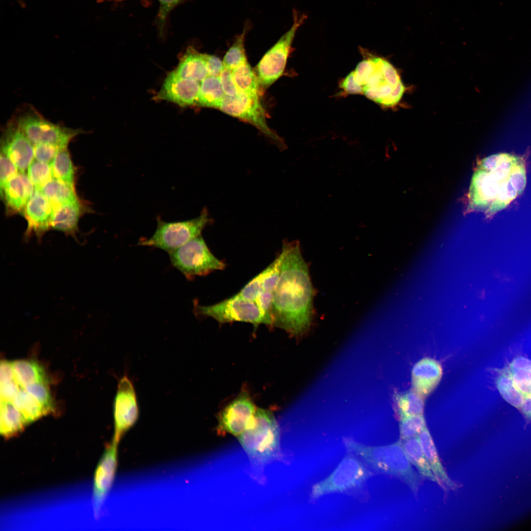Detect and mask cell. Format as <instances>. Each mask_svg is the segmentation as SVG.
Listing matches in <instances>:
<instances>
[{
  "instance_id": "6da1fadb",
  "label": "cell",
  "mask_w": 531,
  "mask_h": 531,
  "mask_svg": "<svg viewBox=\"0 0 531 531\" xmlns=\"http://www.w3.org/2000/svg\"><path fill=\"white\" fill-rule=\"evenodd\" d=\"M279 278L273 293V325L295 336L309 328L313 317V289L298 241H285Z\"/></svg>"
},
{
  "instance_id": "7a4b0ae2",
  "label": "cell",
  "mask_w": 531,
  "mask_h": 531,
  "mask_svg": "<svg viewBox=\"0 0 531 531\" xmlns=\"http://www.w3.org/2000/svg\"><path fill=\"white\" fill-rule=\"evenodd\" d=\"M526 171L522 158L495 154L480 160L468 193L469 208L492 215L507 207L524 191Z\"/></svg>"
},
{
  "instance_id": "3957f363",
  "label": "cell",
  "mask_w": 531,
  "mask_h": 531,
  "mask_svg": "<svg viewBox=\"0 0 531 531\" xmlns=\"http://www.w3.org/2000/svg\"><path fill=\"white\" fill-rule=\"evenodd\" d=\"M345 444L349 450L361 457L377 471L401 480L416 495L420 477L412 467L401 440L380 446H367L351 440L345 441Z\"/></svg>"
},
{
  "instance_id": "277c9868",
  "label": "cell",
  "mask_w": 531,
  "mask_h": 531,
  "mask_svg": "<svg viewBox=\"0 0 531 531\" xmlns=\"http://www.w3.org/2000/svg\"><path fill=\"white\" fill-rule=\"evenodd\" d=\"M497 371L496 386L501 395L531 422V360L518 356Z\"/></svg>"
},
{
  "instance_id": "5b68a950",
  "label": "cell",
  "mask_w": 531,
  "mask_h": 531,
  "mask_svg": "<svg viewBox=\"0 0 531 531\" xmlns=\"http://www.w3.org/2000/svg\"><path fill=\"white\" fill-rule=\"evenodd\" d=\"M371 59L370 68L361 83L363 94L382 106L396 105L405 90L397 70L383 58Z\"/></svg>"
},
{
  "instance_id": "8992f818",
  "label": "cell",
  "mask_w": 531,
  "mask_h": 531,
  "mask_svg": "<svg viewBox=\"0 0 531 531\" xmlns=\"http://www.w3.org/2000/svg\"><path fill=\"white\" fill-rule=\"evenodd\" d=\"M206 208L200 215L188 220L167 222L157 218V227L149 238L142 239L139 244L163 250L168 253L200 236L203 230L212 223Z\"/></svg>"
},
{
  "instance_id": "52a82bcc",
  "label": "cell",
  "mask_w": 531,
  "mask_h": 531,
  "mask_svg": "<svg viewBox=\"0 0 531 531\" xmlns=\"http://www.w3.org/2000/svg\"><path fill=\"white\" fill-rule=\"evenodd\" d=\"M172 265L188 279L222 270L225 263L211 252L201 235L169 253Z\"/></svg>"
},
{
  "instance_id": "ba28073f",
  "label": "cell",
  "mask_w": 531,
  "mask_h": 531,
  "mask_svg": "<svg viewBox=\"0 0 531 531\" xmlns=\"http://www.w3.org/2000/svg\"><path fill=\"white\" fill-rule=\"evenodd\" d=\"M238 437L249 455L265 459L273 455L278 448L279 429L270 412L257 409L252 422Z\"/></svg>"
},
{
  "instance_id": "9c48e42d",
  "label": "cell",
  "mask_w": 531,
  "mask_h": 531,
  "mask_svg": "<svg viewBox=\"0 0 531 531\" xmlns=\"http://www.w3.org/2000/svg\"><path fill=\"white\" fill-rule=\"evenodd\" d=\"M306 18V15L294 11L293 23L290 29L264 55L257 65L254 72L261 93L282 75L295 33Z\"/></svg>"
},
{
  "instance_id": "30bf717a",
  "label": "cell",
  "mask_w": 531,
  "mask_h": 531,
  "mask_svg": "<svg viewBox=\"0 0 531 531\" xmlns=\"http://www.w3.org/2000/svg\"><path fill=\"white\" fill-rule=\"evenodd\" d=\"M224 113L243 119L257 127L281 149L285 145L281 138L268 126L265 111L260 95L238 92L234 97L225 95L218 108Z\"/></svg>"
},
{
  "instance_id": "8fae6325",
  "label": "cell",
  "mask_w": 531,
  "mask_h": 531,
  "mask_svg": "<svg viewBox=\"0 0 531 531\" xmlns=\"http://www.w3.org/2000/svg\"><path fill=\"white\" fill-rule=\"evenodd\" d=\"M370 476V472L360 461L352 454L347 455L329 476L313 485L311 497L316 499L327 494L358 487Z\"/></svg>"
},
{
  "instance_id": "7c38bea8",
  "label": "cell",
  "mask_w": 531,
  "mask_h": 531,
  "mask_svg": "<svg viewBox=\"0 0 531 531\" xmlns=\"http://www.w3.org/2000/svg\"><path fill=\"white\" fill-rule=\"evenodd\" d=\"M16 122L33 145L46 144L67 148L71 140L82 132L79 129L54 124L34 111L22 114Z\"/></svg>"
},
{
  "instance_id": "4fadbf2b",
  "label": "cell",
  "mask_w": 531,
  "mask_h": 531,
  "mask_svg": "<svg viewBox=\"0 0 531 531\" xmlns=\"http://www.w3.org/2000/svg\"><path fill=\"white\" fill-rule=\"evenodd\" d=\"M194 310L197 316L211 317L220 323L243 322L256 326L265 324L255 301L243 299L236 295L213 305H202L196 303Z\"/></svg>"
},
{
  "instance_id": "5bb4252c",
  "label": "cell",
  "mask_w": 531,
  "mask_h": 531,
  "mask_svg": "<svg viewBox=\"0 0 531 531\" xmlns=\"http://www.w3.org/2000/svg\"><path fill=\"white\" fill-rule=\"evenodd\" d=\"M113 414L114 434L112 441L118 444L124 434L136 423L139 415L135 389L127 375H124L118 382Z\"/></svg>"
},
{
  "instance_id": "9a60e30c",
  "label": "cell",
  "mask_w": 531,
  "mask_h": 531,
  "mask_svg": "<svg viewBox=\"0 0 531 531\" xmlns=\"http://www.w3.org/2000/svg\"><path fill=\"white\" fill-rule=\"evenodd\" d=\"M118 445L112 441L107 446L95 472L92 503L96 518L101 515L104 501L114 481L118 466Z\"/></svg>"
},
{
  "instance_id": "2e32d148",
  "label": "cell",
  "mask_w": 531,
  "mask_h": 531,
  "mask_svg": "<svg viewBox=\"0 0 531 531\" xmlns=\"http://www.w3.org/2000/svg\"><path fill=\"white\" fill-rule=\"evenodd\" d=\"M256 409L247 393H242L222 411L219 416L217 430L239 436L252 422Z\"/></svg>"
},
{
  "instance_id": "e0dca14e",
  "label": "cell",
  "mask_w": 531,
  "mask_h": 531,
  "mask_svg": "<svg viewBox=\"0 0 531 531\" xmlns=\"http://www.w3.org/2000/svg\"><path fill=\"white\" fill-rule=\"evenodd\" d=\"M1 153L15 164L19 172L23 173L33 160V145L16 122L9 124L4 132Z\"/></svg>"
},
{
  "instance_id": "ac0fdd59",
  "label": "cell",
  "mask_w": 531,
  "mask_h": 531,
  "mask_svg": "<svg viewBox=\"0 0 531 531\" xmlns=\"http://www.w3.org/2000/svg\"><path fill=\"white\" fill-rule=\"evenodd\" d=\"M199 82L183 78L174 70L166 77L156 98L182 107L196 104L200 92Z\"/></svg>"
},
{
  "instance_id": "d6986e66",
  "label": "cell",
  "mask_w": 531,
  "mask_h": 531,
  "mask_svg": "<svg viewBox=\"0 0 531 531\" xmlns=\"http://www.w3.org/2000/svg\"><path fill=\"white\" fill-rule=\"evenodd\" d=\"M53 209L51 203L40 189H34L23 214L28 222L26 234L34 233L40 238L51 227Z\"/></svg>"
},
{
  "instance_id": "ffe728a7",
  "label": "cell",
  "mask_w": 531,
  "mask_h": 531,
  "mask_svg": "<svg viewBox=\"0 0 531 531\" xmlns=\"http://www.w3.org/2000/svg\"><path fill=\"white\" fill-rule=\"evenodd\" d=\"M442 375V367L439 361L429 357L421 359L412 370L413 390L426 398L438 385Z\"/></svg>"
},
{
  "instance_id": "44dd1931",
  "label": "cell",
  "mask_w": 531,
  "mask_h": 531,
  "mask_svg": "<svg viewBox=\"0 0 531 531\" xmlns=\"http://www.w3.org/2000/svg\"><path fill=\"white\" fill-rule=\"evenodd\" d=\"M34 189V186L28 177L23 173H18L8 180L0 194L8 211L23 213Z\"/></svg>"
},
{
  "instance_id": "7402d4cb",
  "label": "cell",
  "mask_w": 531,
  "mask_h": 531,
  "mask_svg": "<svg viewBox=\"0 0 531 531\" xmlns=\"http://www.w3.org/2000/svg\"><path fill=\"white\" fill-rule=\"evenodd\" d=\"M174 71L182 78L202 82L208 76L205 54L188 47Z\"/></svg>"
},
{
  "instance_id": "603a6c76",
  "label": "cell",
  "mask_w": 531,
  "mask_h": 531,
  "mask_svg": "<svg viewBox=\"0 0 531 531\" xmlns=\"http://www.w3.org/2000/svg\"><path fill=\"white\" fill-rule=\"evenodd\" d=\"M424 454L434 475L445 488H457V484L449 477L439 457L432 436L427 427L418 435Z\"/></svg>"
},
{
  "instance_id": "cb8c5ba5",
  "label": "cell",
  "mask_w": 531,
  "mask_h": 531,
  "mask_svg": "<svg viewBox=\"0 0 531 531\" xmlns=\"http://www.w3.org/2000/svg\"><path fill=\"white\" fill-rule=\"evenodd\" d=\"M82 212V206L78 199L63 204L53 210L51 227L67 234H74Z\"/></svg>"
},
{
  "instance_id": "d4e9b609",
  "label": "cell",
  "mask_w": 531,
  "mask_h": 531,
  "mask_svg": "<svg viewBox=\"0 0 531 531\" xmlns=\"http://www.w3.org/2000/svg\"><path fill=\"white\" fill-rule=\"evenodd\" d=\"M401 442L409 460L416 468L420 475L423 478L436 482L445 489L443 485L433 473L423 451L418 436L401 440Z\"/></svg>"
},
{
  "instance_id": "484cf974",
  "label": "cell",
  "mask_w": 531,
  "mask_h": 531,
  "mask_svg": "<svg viewBox=\"0 0 531 531\" xmlns=\"http://www.w3.org/2000/svg\"><path fill=\"white\" fill-rule=\"evenodd\" d=\"M0 433L5 438L21 432L28 424L23 414L11 402L0 400Z\"/></svg>"
},
{
  "instance_id": "4316f807",
  "label": "cell",
  "mask_w": 531,
  "mask_h": 531,
  "mask_svg": "<svg viewBox=\"0 0 531 531\" xmlns=\"http://www.w3.org/2000/svg\"><path fill=\"white\" fill-rule=\"evenodd\" d=\"M15 380L22 388L34 383H47V378L43 367L36 362L27 359L12 362Z\"/></svg>"
},
{
  "instance_id": "83f0119b",
  "label": "cell",
  "mask_w": 531,
  "mask_h": 531,
  "mask_svg": "<svg viewBox=\"0 0 531 531\" xmlns=\"http://www.w3.org/2000/svg\"><path fill=\"white\" fill-rule=\"evenodd\" d=\"M224 96L219 76H208L201 82L196 105L218 109Z\"/></svg>"
},
{
  "instance_id": "f1b7e54d",
  "label": "cell",
  "mask_w": 531,
  "mask_h": 531,
  "mask_svg": "<svg viewBox=\"0 0 531 531\" xmlns=\"http://www.w3.org/2000/svg\"><path fill=\"white\" fill-rule=\"evenodd\" d=\"M51 204L53 210L60 206L78 199L74 186L53 178L40 189Z\"/></svg>"
},
{
  "instance_id": "f546056e",
  "label": "cell",
  "mask_w": 531,
  "mask_h": 531,
  "mask_svg": "<svg viewBox=\"0 0 531 531\" xmlns=\"http://www.w3.org/2000/svg\"><path fill=\"white\" fill-rule=\"evenodd\" d=\"M12 402L23 414L28 423L49 413L24 388H20Z\"/></svg>"
},
{
  "instance_id": "4dcf8cb0",
  "label": "cell",
  "mask_w": 531,
  "mask_h": 531,
  "mask_svg": "<svg viewBox=\"0 0 531 531\" xmlns=\"http://www.w3.org/2000/svg\"><path fill=\"white\" fill-rule=\"evenodd\" d=\"M232 75L238 92L260 95L257 76L248 61L232 70Z\"/></svg>"
},
{
  "instance_id": "1f68e13d",
  "label": "cell",
  "mask_w": 531,
  "mask_h": 531,
  "mask_svg": "<svg viewBox=\"0 0 531 531\" xmlns=\"http://www.w3.org/2000/svg\"><path fill=\"white\" fill-rule=\"evenodd\" d=\"M50 166L53 178L74 186V169L67 148L58 151Z\"/></svg>"
},
{
  "instance_id": "d6a6232c",
  "label": "cell",
  "mask_w": 531,
  "mask_h": 531,
  "mask_svg": "<svg viewBox=\"0 0 531 531\" xmlns=\"http://www.w3.org/2000/svg\"><path fill=\"white\" fill-rule=\"evenodd\" d=\"M424 398L412 390L406 392L397 397L400 417L423 414Z\"/></svg>"
},
{
  "instance_id": "836d02e7",
  "label": "cell",
  "mask_w": 531,
  "mask_h": 531,
  "mask_svg": "<svg viewBox=\"0 0 531 531\" xmlns=\"http://www.w3.org/2000/svg\"><path fill=\"white\" fill-rule=\"evenodd\" d=\"M248 27H245L238 35L232 46L226 53L223 63L225 67L233 70L247 61L244 48V40Z\"/></svg>"
},
{
  "instance_id": "e575fe53",
  "label": "cell",
  "mask_w": 531,
  "mask_h": 531,
  "mask_svg": "<svg viewBox=\"0 0 531 531\" xmlns=\"http://www.w3.org/2000/svg\"><path fill=\"white\" fill-rule=\"evenodd\" d=\"M28 177L35 189H40L53 178L50 164L33 160L28 169Z\"/></svg>"
},
{
  "instance_id": "d590c367",
  "label": "cell",
  "mask_w": 531,
  "mask_h": 531,
  "mask_svg": "<svg viewBox=\"0 0 531 531\" xmlns=\"http://www.w3.org/2000/svg\"><path fill=\"white\" fill-rule=\"evenodd\" d=\"M284 254V250L282 248L281 252L275 259L261 272L263 291L274 292L279 278Z\"/></svg>"
},
{
  "instance_id": "8d00e7d4",
  "label": "cell",
  "mask_w": 531,
  "mask_h": 531,
  "mask_svg": "<svg viewBox=\"0 0 531 531\" xmlns=\"http://www.w3.org/2000/svg\"><path fill=\"white\" fill-rule=\"evenodd\" d=\"M401 440L418 436L425 428L426 422L423 414L400 417Z\"/></svg>"
},
{
  "instance_id": "74e56055",
  "label": "cell",
  "mask_w": 531,
  "mask_h": 531,
  "mask_svg": "<svg viewBox=\"0 0 531 531\" xmlns=\"http://www.w3.org/2000/svg\"><path fill=\"white\" fill-rule=\"evenodd\" d=\"M45 383H34L24 388L36 401L48 412L53 410V404L49 389Z\"/></svg>"
},
{
  "instance_id": "f35d334b",
  "label": "cell",
  "mask_w": 531,
  "mask_h": 531,
  "mask_svg": "<svg viewBox=\"0 0 531 531\" xmlns=\"http://www.w3.org/2000/svg\"><path fill=\"white\" fill-rule=\"evenodd\" d=\"M159 8L156 19L158 31L162 35L166 31L168 17L171 12L177 6L185 0H158Z\"/></svg>"
},
{
  "instance_id": "ab89813d",
  "label": "cell",
  "mask_w": 531,
  "mask_h": 531,
  "mask_svg": "<svg viewBox=\"0 0 531 531\" xmlns=\"http://www.w3.org/2000/svg\"><path fill=\"white\" fill-rule=\"evenodd\" d=\"M273 293L263 291L255 301L262 313L265 324L268 325H273Z\"/></svg>"
},
{
  "instance_id": "60d3db41",
  "label": "cell",
  "mask_w": 531,
  "mask_h": 531,
  "mask_svg": "<svg viewBox=\"0 0 531 531\" xmlns=\"http://www.w3.org/2000/svg\"><path fill=\"white\" fill-rule=\"evenodd\" d=\"M262 291V277L260 273L251 280L236 295L243 299L255 301Z\"/></svg>"
},
{
  "instance_id": "b9f144b4",
  "label": "cell",
  "mask_w": 531,
  "mask_h": 531,
  "mask_svg": "<svg viewBox=\"0 0 531 531\" xmlns=\"http://www.w3.org/2000/svg\"><path fill=\"white\" fill-rule=\"evenodd\" d=\"M0 188L1 194L5 184L18 173L19 170L15 164L2 153H1L0 157Z\"/></svg>"
},
{
  "instance_id": "7bdbcfd3",
  "label": "cell",
  "mask_w": 531,
  "mask_h": 531,
  "mask_svg": "<svg viewBox=\"0 0 531 531\" xmlns=\"http://www.w3.org/2000/svg\"><path fill=\"white\" fill-rule=\"evenodd\" d=\"M60 148L50 144L33 145L34 156L37 160L50 164Z\"/></svg>"
},
{
  "instance_id": "ee69618b",
  "label": "cell",
  "mask_w": 531,
  "mask_h": 531,
  "mask_svg": "<svg viewBox=\"0 0 531 531\" xmlns=\"http://www.w3.org/2000/svg\"><path fill=\"white\" fill-rule=\"evenodd\" d=\"M222 88L225 95L234 97L238 93L232 75V71L225 67L220 76Z\"/></svg>"
},
{
  "instance_id": "f6af8a7d",
  "label": "cell",
  "mask_w": 531,
  "mask_h": 531,
  "mask_svg": "<svg viewBox=\"0 0 531 531\" xmlns=\"http://www.w3.org/2000/svg\"><path fill=\"white\" fill-rule=\"evenodd\" d=\"M340 87L347 94H363V88L355 80L354 71L351 72L342 80L340 84Z\"/></svg>"
},
{
  "instance_id": "bcb514c9",
  "label": "cell",
  "mask_w": 531,
  "mask_h": 531,
  "mask_svg": "<svg viewBox=\"0 0 531 531\" xmlns=\"http://www.w3.org/2000/svg\"><path fill=\"white\" fill-rule=\"evenodd\" d=\"M21 388L15 381L0 384V400L12 402Z\"/></svg>"
},
{
  "instance_id": "7dc6e473",
  "label": "cell",
  "mask_w": 531,
  "mask_h": 531,
  "mask_svg": "<svg viewBox=\"0 0 531 531\" xmlns=\"http://www.w3.org/2000/svg\"><path fill=\"white\" fill-rule=\"evenodd\" d=\"M205 59L208 76H219L224 66L218 57L205 54Z\"/></svg>"
},
{
  "instance_id": "c3c4849f",
  "label": "cell",
  "mask_w": 531,
  "mask_h": 531,
  "mask_svg": "<svg viewBox=\"0 0 531 531\" xmlns=\"http://www.w3.org/2000/svg\"><path fill=\"white\" fill-rule=\"evenodd\" d=\"M0 384L15 381V375L12 362L1 360L0 365Z\"/></svg>"
},
{
  "instance_id": "681fc988",
  "label": "cell",
  "mask_w": 531,
  "mask_h": 531,
  "mask_svg": "<svg viewBox=\"0 0 531 531\" xmlns=\"http://www.w3.org/2000/svg\"></svg>"
}]
</instances>
